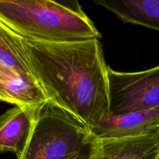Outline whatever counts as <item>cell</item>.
<instances>
[{"instance_id":"obj_7","label":"cell","mask_w":159,"mask_h":159,"mask_svg":"<svg viewBox=\"0 0 159 159\" xmlns=\"http://www.w3.org/2000/svg\"><path fill=\"white\" fill-rule=\"evenodd\" d=\"M0 99L16 107L37 110L49 101L36 78L0 68Z\"/></svg>"},{"instance_id":"obj_2","label":"cell","mask_w":159,"mask_h":159,"mask_svg":"<svg viewBox=\"0 0 159 159\" xmlns=\"http://www.w3.org/2000/svg\"><path fill=\"white\" fill-rule=\"evenodd\" d=\"M0 23L22 38L36 41L68 43L102 37L77 2L71 6L51 0H1Z\"/></svg>"},{"instance_id":"obj_12","label":"cell","mask_w":159,"mask_h":159,"mask_svg":"<svg viewBox=\"0 0 159 159\" xmlns=\"http://www.w3.org/2000/svg\"><path fill=\"white\" fill-rule=\"evenodd\" d=\"M157 137H158V142H159V127H158V130H157ZM157 159H159V152H158V158H157Z\"/></svg>"},{"instance_id":"obj_5","label":"cell","mask_w":159,"mask_h":159,"mask_svg":"<svg viewBox=\"0 0 159 159\" xmlns=\"http://www.w3.org/2000/svg\"><path fill=\"white\" fill-rule=\"evenodd\" d=\"M159 127V108L109 114L91 130L95 139L135 138L155 134Z\"/></svg>"},{"instance_id":"obj_6","label":"cell","mask_w":159,"mask_h":159,"mask_svg":"<svg viewBox=\"0 0 159 159\" xmlns=\"http://www.w3.org/2000/svg\"><path fill=\"white\" fill-rule=\"evenodd\" d=\"M159 142L152 134L118 139H95L90 159H157Z\"/></svg>"},{"instance_id":"obj_9","label":"cell","mask_w":159,"mask_h":159,"mask_svg":"<svg viewBox=\"0 0 159 159\" xmlns=\"http://www.w3.org/2000/svg\"><path fill=\"white\" fill-rule=\"evenodd\" d=\"M124 23L159 31V0H99L95 2Z\"/></svg>"},{"instance_id":"obj_10","label":"cell","mask_w":159,"mask_h":159,"mask_svg":"<svg viewBox=\"0 0 159 159\" xmlns=\"http://www.w3.org/2000/svg\"><path fill=\"white\" fill-rule=\"evenodd\" d=\"M0 68L16 74L34 76L22 37L2 23H0Z\"/></svg>"},{"instance_id":"obj_3","label":"cell","mask_w":159,"mask_h":159,"mask_svg":"<svg viewBox=\"0 0 159 159\" xmlns=\"http://www.w3.org/2000/svg\"><path fill=\"white\" fill-rule=\"evenodd\" d=\"M92 138L85 124L48 101L36 111L34 128L17 159H70Z\"/></svg>"},{"instance_id":"obj_4","label":"cell","mask_w":159,"mask_h":159,"mask_svg":"<svg viewBox=\"0 0 159 159\" xmlns=\"http://www.w3.org/2000/svg\"><path fill=\"white\" fill-rule=\"evenodd\" d=\"M110 114L159 108V66L137 72L108 69Z\"/></svg>"},{"instance_id":"obj_11","label":"cell","mask_w":159,"mask_h":159,"mask_svg":"<svg viewBox=\"0 0 159 159\" xmlns=\"http://www.w3.org/2000/svg\"><path fill=\"white\" fill-rule=\"evenodd\" d=\"M93 141H94V138L93 137L91 141L77 154L71 157L70 159H90L92 155V151H93Z\"/></svg>"},{"instance_id":"obj_8","label":"cell","mask_w":159,"mask_h":159,"mask_svg":"<svg viewBox=\"0 0 159 159\" xmlns=\"http://www.w3.org/2000/svg\"><path fill=\"white\" fill-rule=\"evenodd\" d=\"M37 110L15 107L5 113L0 122V150L14 152L17 157L24 150L34 128Z\"/></svg>"},{"instance_id":"obj_1","label":"cell","mask_w":159,"mask_h":159,"mask_svg":"<svg viewBox=\"0 0 159 159\" xmlns=\"http://www.w3.org/2000/svg\"><path fill=\"white\" fill-rule=\"evenodd\" d=\"M22 40L31 69L49 101L90 131L110 114L109 67L99 39L68 43Z\"/></svg>"}]
</instances>
